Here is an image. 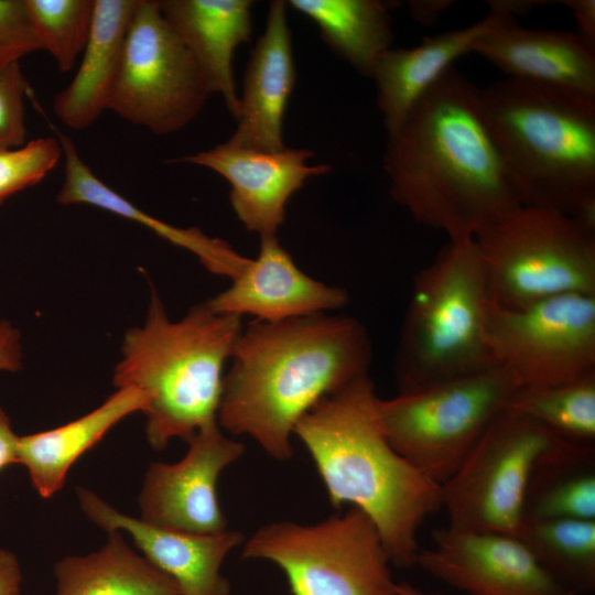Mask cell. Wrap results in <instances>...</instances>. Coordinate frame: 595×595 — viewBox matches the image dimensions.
Segmentation results:
<instances>
[{"label": "cell", "instance_id": "cell-1", "mask_svg": "<svg viewBox=\"0 0 595 595\" xmlns=\"http://www.w3.org/2000/svg\"><path fill=\"white\" fill-rule=\"evenodd\" d=\"M383 167L393 201L448 240L474 238L521 205L483 119L478 87L454 66L388 133Z\"/></svg>", "mask_w": 595, "mask_h": 595}, {"label": "cell", "instance_id": "cell-2", "mask_svg": "<svg viewBox=\"0 0 595 595\" xmlns=\"http://www.w3.org/2000/svg\"><path fill=\"white\" fill-rule=\"evenodd\" d=\"M371 357L369 334L351 316L253 321L242 327L224 375L218 424L286 462L300 420L323 398L369 376Z\"/></svg>", "mask_w": 595, "mask_h": 595}, {"label": "cell", "instance_id": "cell-3", "mask_svg": "<svg viewBox=\"0 0 595 595\" xmlns=\"http://www.w3.org/2000/svg\"><path fill=\"white\" fill-rule=\"evenodd\" d=\"M369 376L320 400L298 423L331 505L361 510L376 526L391 563L416 564L419 531L442 509L441 487L387 440Z\"/></svg>", "mask_w": 595, "mask_h": 595}, {"label": "cell", "instance_id": "cell-4", "mask_svg": "<svg viewBox=\"0 0 595 595\" xmlns=\"http://www.w3.org/2000/svg\"><path fill=\"white\" fill-rule=\"evenodd\" d=\"M478 101L519 203L595 229V100L507 77Z\"/></svg>", "mask_w": 595, "mask_h": 595}, {"label": "cell", "instance_id": "cell-5", "mask_svg": "<svg viewBox=\"0 0 595 595\" xmlns=\"http://www.w3.org/2000/svg\"><path fill=\"white\" fill-rule=\"evenodd\" d=\"M242 327L241 317L217 312L207 301L172 321L152 292L143 325L123 337L113 383L149 396L145 433L154 450L172 439L186 442L218 422L224 368Z\"/></svg>", "mask_w": 595, "mask_h": 595}, {"label": "cell", "instance_id": "cell-6", "mask_svg": "<svg viewBox=\"0 0 595 595\" xmlns=\"http://www.w3.org/2000/svg\"><path fill=\"white\" fill-rule=\"evenodd\" d=\"M489 303L474 238L448 240L413 278L394 359L399 391L496 365L486 338Z\"/></svg>", "mask_w": 595, "mask_h": 595}, {"label": "cell", "instance_id": "cell-7", "mask_svg": "<svg viewBox=\"0 0 595 595\" xmlns=\"http://www.w3.org/2000/svg\"><path fill=\"white\" fill-rule=\"evenodd\" d=\"M490 303L520 309L595 294V229L561 212L518 205L474 237Z\"/></svg>", "mask_w": 595, "mask_h": 595}, {"label": "cell", "instance_id": "cell-8", "mask_svg": "<svg viewBox=\"0 0 595 595\" xmlns=\"http://www.w3.org/2000/svg\"><path fill=\"white\" fill-rule=\"evenodd\" d=\"M521 387L499 365L379 399L392 447L440 486L459 467Z\"/></svg>", "mask_w": 595, "mask_h": 595}, {"label": "cell", "instance_id": "cell-9", "mask_svg": "<svg viewBox=\"0 0 595 595\" xmlns=\"http://www.w3.org/2000/svg\"><path fill=\"white\" fill-rule=\"evenodd\" d=\"M284 574L292 595H393L391 560L374 522L358 508L316 523L259 527L241 545Z\"/></svg>", "mask_w": 595, "mask_h": 595}, {"label": "cell", "instance_id": "cell-10", "mask_svg": "<svg viewBox=\"0 0 595 595\" xmlns=\"http://www.w3.org/2000/svg\"><path fill=\"white\" fill-rule=\"evenodd\" d=\"M572 444L521 413H501L440 486L447 528L518 536L532 475Z\"/></svg>", "mask_w": 595, "mask_h": 595}, {"label": "cell", "instance_id": "cell-11", "mask_svg": "<svg viewBox=\"0 0 595 595\" xmlns=\"http://www.w3.org/2000/svg\"><path fill=\"white\" fill-rule=\"evenodd\" d=\"M215 89L164 19L158 0H139L107 110L155 134L192 122Z\"/></svg>", "mask_w": 595, "mask_h": 595}, {"label": "cell", "instance_id": "cell-12", "mask_svg": "<svg viewBox=\"0 0 595 595\" xmlns=\"http://www.w3.org/2000/svg\"><path fill=\"white\" fill-rule=\"evenodd\" d=\"M490 356L521 388L575 380L595 371V294L552 296L520 309L489 303Z\"/></svg>", "mask_w": 595, "mask_h": 595}, {"label": "cell", "instance_id": "cell-13", "mask_svg": "<svg viewBox=\"0 0 595 595\" xmlns=\"http://www.w3.org/2000/svg\"><path fill=\"white\" fill-rule=\"evenodd\" d=\"M176 463H152L139 494L141 519L163 528L198 534L227 530L219 505L220 474L245 453L241 442L228 437L218 422L205 426L187 441Z\"/></svg>", "mask_w": 595, "mask_h": 595}, {"label": "cell", "instance_id": "cell-14", "mask_svg": "<svg viewBox=\"0 0 595 595\" xmlns=\"http://www.w3.org/2000/svg\"><path fill=\"white\" fill-rule=\"evenodd\" d=\"M433 542L420 550L416 564L468 595H572L517 536L446 527Z\"/></svg>", "mask_w": 595, "mask_h": 595}, {"label": "cell", "instance_id": "cell-15", "mask_svg": "<svg viewBox=\"0 0 595 595\" xmlns=\"http://www.w3.org/2000/svg\"><path fill=\"white\" fill-rule=\"evenodd\" d=\"M313 155L306 149L285 147L267 152L226 141L173 162L205 166L226 178L238 219L247 230L263 237L277 236L285 218L286 203L306 178L331 171L327 164L309 165Z\"/></svg>", "mask_w": 595, "mask_h": 595}, {"label": "cell", "instance_id": "cell-16", "mask_svg": "<svg viewBox=\"0 0 595 595\" xmlns=\"http://www.w3.org/2000/svg\"><path fill=\"white\" fill-rule=\"evenodd\" d=\"M85 516L105 531H125L155 567L169 575L182 595H230V583L221 573L227 555L246 537L236 530L198 534L149 523L125 515L95 493L76 488Z\"/></svg>", "mask_w": 595, "mask_h": 595}, {"label": "cell", "instance_id": "cell-17", "mask_svg": "<svg viewBox=\"0 0 595 595\" xmlns=\"http://www.w3.org/2000/svg\"><path fill=\"white\" fill-rule=\"evenodd\" d=\"M223 292L209 299L217 312L255 321L278 322L345 306L347 292L327 285L304 273L277 236L260 237L256 259H248L240 272Z\"/></svg>", "mask_w": 595, "mask_h": 595}, {"label": "cell", "instance_id": "cell-18", "mask_svg": "<svg viewBox=\"0 0 595 595\" xmlns=\"http://www.w3.org/2000/svg\"><path fill=\"white\" fill-rule=\"evenodd\" d=\"M286 7L283 0L269 4L266 30L251 51L237 128L228 140L235 145L267 152L285 148L283 117L296 80Z\"/></svg>", "mask_w": 595, "mask_h": 595}, {"label": "cell", "instance_id": "cell-19", "mask_svg": "<svg viewBox=\"0 0 595 595\" xmlns=\"http://www.w3.org/2000/svg\"><path fill=\"white\" fill-rule=\"evenodd\" d=\"M509 78L528 80L595 100V52L575 32L528 29L507 18L474 45Z\"/></svg>", "mask_w": 595, "mask_h": 595}, {"label": "cell", "instance_id": "cell-20", "mask_svg": "<svg viewBox=\"0 0 595 595\" xmlns=\"http://www.w3.org/2000/svg\"><path fill=\"white\" fill-rule=\"evenodd\" d=\"M507 18L489 12L466 28L424 37L411 48H389L377 62L371 77L377 87V105L383 115L387 134L404 120L416 101L453 66L472 53L475 43Z\"/></svg>", "mask_w": 595, "mask_h": 595}, {"label": "cell", "instance_id": "cell-21", "mask_svg": "<svg viewBox=\"0 0 595 595\" xmlns=\"http://www.w3.org/2000/svg\"><path fill=\"white\" fill-rule=\"evenodd\" d=\"M160 10L236 119L232 60L252 32L250 0H158Z\"/></svg>", "mask_w": 595, "mask_h": 595}, {"label": "cell", "instance_id": "cell-22", "mask_svg": "<svg viewBox=\"0 0 595 595\" xmlns=\"http://www.w3.org/2000/svg\"><path fill=\"white\" fill-rule=\"evenodd\" d=\"M138 1L95 0L93 24L77 71L53 100L55 115L69 129H86L107 110Z\"/></svg>", "mask_w": 595, "mask_h": 595}, {"label": "cell", "instance_id": "cell-23", "mask_svg": "<svg viewBox=\"0 0 595 595\" xmlns=\"http://www.w3.org/2000/svg\"><path fill=\"white\" fill-rule=\"evenodd\" d=\"M149 396L134 387L118 388L102 404L62 426L19 436L18 464L42 498L63 487L73 464L126 416L149 409Z\"/></svg>", "mask_w": 595, "mask_h": 595}, {"label": "cell", "instance_id": "cell-24", "mask_svg": "<svg viewBox=\"0 0 595 595\" xmlns=\"http://www.w3.org/2000/svg\"><path fill=\"white\" fill-rule=\"evenodd\" d=\"M64 155V182L57 202L64 205L86 204L139 223L160 237L196 255L215 273L234 278L246 258L225 241L208 237L196 228L183 229L147 214L104 183L82 160L68 136L55 130Z\"/></svg>", "mask_w": 595, "mask_h": 595}, {"label": "cell", "instance_id": "cell-25", "mask_svg": "<svg viewBox=\"0 0 595 595\" xmlns=\"http://www.w3.org/2000/svg\"><path fill=\"white\" fill-rule=\"evenodd\" d=\"M86 555H69L54 566L56 595H182L177 584L138 554L120 531Z\"/></svg>", "mask_w": 595, "mask_h": 595}, {"label": "cell", "instance_id": "cell-26", "mask_svg": "<svg viewBox=\"0 0 595 595\" xmlns=\"http://www.w3.org/2000/svg\"><path fill=\"white\" fill-rule=\"evenodd\" d=\"M314 21L323 41L359 73L371 77L381 55L391 48L390 4L377 0H290Z\"/></svg>", "mask_w": 595, "mask_h": 595}, {"label": "cell", "instance_id": "cell-27", "mask_svg": "<svg viewBox=\"0 0 595 595\" xmlns=\"http://www.w3.org/2000/svg\"><path fill=\"white\" fill-rule=\"evenodd\" d=\"M555 519L595 520L593 445L574 443L543 462L532 475L523 521Z\"/></svg>", "mask_w": 595, "mask_h": 595}, {"label": "cell", "instance_id": "cell-28", "mask_svg": "<svg viewBox=\"0 0 595 595\" xmlns=\"http://www.w3.org/2000/svg\"><path fill=\"white\" fill-rule=\"evenodd\" d=\"M517 537L569 593L595 591V520L523 521Z\"/></svg>", "mask_w": 595, "mask_h": 595}, {"label": "cell", "instance_id": "cell-29", "mask_svg": "<svg viewBox=\"0 0 595 595\" xmlns=\"http://www.w3.org/2000/svg\"><path fill=\"white\" fill-rule=\"evenodd\" d=\"M508 410L534 420L566 441L593 445L595 371L553 386L520 388Z\"/></svg>", "mask_w": 595, "mask_h": 595}, {"label": "cell", "instance_id": "cell-30", "mask_svg": "<svg viewBox=\"0 0 595 595\" xmlns=\"http://www.w3.org/2000/svg\"><path fill=\"white\" fill-rule=\"evenodd\" d=\"M41 50H46L61 72H69L87 43L95 0H25Z\"/></svg>", "mask_w": 595, "mask_h": 595}, {"label": "cell", "instance_id": "cell-31", "mask_svg": "<svg viewBox=\"0 0 595 595\" xmlns=\"http://www.w3.org/2000/svg\"><path fill=\"white\" fill-rule=\"evenodd\" d=\"M63 155L57 137H44L0 151V205L11 195L41 182Z\"/></svg>", "mask_w": 595, "mask_h": 595}, {"label": "cell", "instance_id": "cell-32", "mask_svg": "<svg viewBox=\"0 0 595 595\" xmlns=\"http://www.w3.org/2000/svg\"><path fill=\"white\" fill-rule=\"evenodd\" d=\"M29 85L20 62L0 71V151L25 143L24 98Z\"/></svg>", "mask_w": 595, "mask_h": 595}, {"label": "cell", "instance_id": "cell-33", "mask_svg": "<svg viewBox=\"0 0 595 595\" xmlns=\"http://www.w3.org/2000/svg\"><path fill=\"white\" fill-rule=\"evenodd\" d=\"M37 50L25 0H0V71Z\"/></svg>", "mask_w": 595, "mask_h": 595}, {"label": "cell", "instance_id": "cell-34", "mask_svg": "<svg viewBox=\"0 0 595 595\" xmlns=\"http://www.w3.org/2000/svg\"><path fill=\"white\" fill-rule=\"evenodd\" d=\"M19 331L8 321L0 320V371L14 372L22 366V346Z\"/></svg>", "mask_w": 595, "mask_h": 595}, {"label": "cell", "instance_id": "cell-35", "mask_svg": "<svg viewBox=\"0 0 595 595\" xmlns=\"http://www.w3.org/2000/svg\"><path fill=\"white\" fill-rule=\"evenodd\" d=\"M577 25L575 32L585 45L595 52V1L594 0H564Z\"/></svg>", "mask_w": 595, "mask_h": 595}, {"label": "cell", "instance_id": "cell-36", "mask_svg": "<svg viewBox=\"0 0 595 595\" xmlns=\"http://www.w3.org/2000/svg\"><path fill=\"white\" fill-rule=\"evenodd\" d=\"M22 572L14 553L0 548V595L21 594Z\"/></svg>", "mask_w": 595, "mask_h": 595}, {"label": "cell", "instance_id": "cell-37", "mask_svg": "<svg viewBox=\"0 0 595 595\" xmlns=\"http://www.w3.org/2000/svg\"><path fill=\"white\" fill-rule=\"evenodd\" d=\"M18 441L19 436L13 432L9 416L0 407V469L18 464Z\"/></svg>", "mask_w": 595, "mask_h": 595}, {"label": "cell", "instance_id": "cell-38", "mask_svg": "<svg viewBox=\"0 0 595 595\" xmlns=\"http://www.w3.org/2000/svg\"><path fill=\"white\" fill-rule=\"evenodd\" d=\"M452 3L448 0H414L409 1L408 7L418 23L431 25Z\"/></svg>", "mask_w": 595, "mask_h": 595}, {"label": "cell", "instance_id": "cell-39", "mask_svg": "<svg viewBox=\"0 0 595 595\" xmlns=\"http://www.w3.org/2000/svg\"><path fill=\"white\" fill-rule=\"evenodd\" d=\"M548 1L539 0H491L488 1L490 11L506 17L517 19L518 15H523L530 12L536 7Z\"/></svg>", "mask_w": 595, "mask_h": 595}, {"label": "cell", "instance_id": "cell-40", "mask_svg": "<svg viewBox=\"0 0 595 595\" xmlns=\"http://www.w3.org/2000/svg\"><path fill=\"white\" fill-rule=\"evenodd\" d=\"M393 595H442V594L428 593L407 583H397V587Z\"/></svg>", "mask_w": 595, "mask_h": 595}]
</instances>
